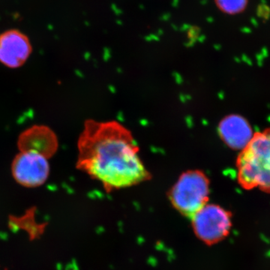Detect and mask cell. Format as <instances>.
Returning a JSON list of instances; mask_svg holds the SVG:
<instances>
[{"label":"cell","instance_id":"cell-7","mask_svg":"<svg viewBox=\"0 0 270 270\" xmlns=\"http://www.w3.org/2000/svg\"><path fill=\"white\" fill-rule=\"evenodd\" d=\"M17 147L20 152H32L49 159L59 148L57 136L48 126L36 125L29 127L19 135Z\"/></svg>","mask_w":270,"mask_h":270},{"label":"cell","instance_id":"cell-1","mask_svg":"<svg viewBox=\"0 0 270 270\" xmlns=\"http://www.w3.org/2000/svg\"><path fill=\"white\" fill-rule=\"evenodd\" d=\"M78 147L77 168L102 183L107 192L151 178L131 131L118 122L86 121Z\"/></svg>","mask_w":270,"mask_h":270},{"label":"cell","instance_id":"cell-9","mask_svg":"<svg viewBox=\"0 0 270 270\" xmlns=\"http://www.w3.org/2000/svg\"><path fill=\"white\" fill-rule=\"evenodd\" d=\"M214 2L221 12L233 15L244 12L249 0H214Z\"/></svg>","mask_w":270,"mask_h":270},{"label":"cell","instance_id":"cell-5","mask_svg":"<svg viewBox=\"0 0 270 270\" xmlns=\"http://www.w3.org/2000/svg\"><path fill=\"white\" fill-rule=\"evenodd\" d=\"M14 180L22 186L36 188L44 185L49 177L48 159L32 152H20L12 164Z\"/></svg>","mask_w":270,"mask_h":270},{"label":"cell","instance_id":"cell-8","mask_svg":"<svg viewBox=\"0 0 270 270\" xmlns=\"http://www.w3.org/2000/svg\"><path fill=\"white\" fill-rule=\"evenodd\" d=\"M218 132L227 146L234 149H244L254 137L251 126L239 115H230L220 122Z\"/></svg>","mask_w":270,"mask_h":270},{"label":"cell","instance_id":"cell-2","mask_svg":"<svg viewBox=\"0 0 270 270\" xmlns=\"http://www.w3.org/2000/svg\"><path fill=\"white\" fill-rule=\"evenodd\" d=\"M236 168L242 187L270 193V129L255 134L240 152Z\"/></svg>","mask_w":270,"mask_h":270},{"label":"cell","instance_id":"cell-4","mask_svg":"<svg viewBox=\"0 0 270 270\" xmlns=\"http://www.w3.org/2000/svg\"><path fill=\"white\" fill-rule=\"evenodd\" d=\"M191 219L196 236L209 245L218 243L227 237L232 226L229 211L213 203H207Z\"/></svg>","mask_w":270,"mask_h":270},{"label":"cell","instance_id":"cell-6","mask_svg":"<svg viewBox=\"0 0 270 270\" xmlns=\"http://www.w3.org/2000/svg\"><path fill=\"white\" fill-rule=\"evenodd\" d=\"M32 52L30 40L21 31L8 29L0 34V62L6 67H21Z\"/></svg>","mask_w":270,"mask_h":270},{"label":"cell","instance_id":"cell-3","mask_svg":"<svg viewBox=\"0 0 270 270\" xmlns=\"http://www.w3.org/2000/svg\"><path fill=\"white\" fill-rule=\"evenodd\" d=\"M209 180L203 172L190 170L183 173L169 192L170 203L176 210L192 218L208 203Z\"/></svg>","mask_w":270,"mask_h":270}]
</instances>
